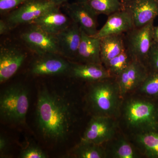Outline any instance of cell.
Instances as JSON below:
<instances>
[{
	"label": "cell",
	"mask_w": 158,
	"mask_h": 158,
	"mask_svg": "<svg viewBox=\"0 0 158 158\" xmlns=\"http://www.w3.org/2000/svg\"><path fill=\"white\" fill-rule=\"evenodd\" d=\"M74 155L79 158H106V151L100 144L80 142L74 150Z\"/></svg>",
	"instance_id": "cell-23"
},
{
	"label": "cell",
	"mask_w": 158,
	"mask_h": 158,
	"mask_svg": "<svg viewBox=\"0 0 158 158\" xmlns=\"http://www.w3.org/2000/svg\"><path fill=\"white\" fill-rule=\"evenodd\" d=\"M125 34L109 35L100 38V56L105 65L111 59L126 50Z\"/></svg>",
	"instance_id": "cell-19"
},
{
	"label": "cell",
	"mask_w": 158,
	"mask_h": 158,
	"mask_svg": "<svg viewBox=\"0 0 158 158\" xmlns=\"http://www.w3.org/2000/svg\"><path fill=\"white\" fill-rule=\"evenodd\" d=\"M28 88L20 83L12 84L5 88L0 95V116L6 123L23 124L30 106Z\"/></svg>",
	"instance_id": "cell-3"
},
{
	"label": "cell",
	"mask_w": 158,
	"mask_h": 158,
	"mask_svg": "<svg viewBox=\"0 0 158 158\" xmlns=\"http://www.w3.org/2000/svg\"><path fill=\"white\" fill-rule=\"evenodd\" d=\"M57 6H61L63 4L68 2V0H48Z\"/></svg>",
	"instance_id": "cell-31"
},
{
	"label": "cell",
	"mask_w": 158,
	"mask_h": 158,
	"mask_svg": "<svg viewBox=\"0 0 158 158\" xmlns=\"http://www.w3.org/2000/svg\"><path fill=\"white\" fill-rule=\"evenodd\" d=\"M69 75L74 78L92 83L112 77L102 64L71 62Z\"/></svg>",
	"instance_id": "cell-17"
},
{
	"label": "cell",
	"mask_w": 158,
	"mask_h": 158,
	"mask_svg": "<svg viewBox=\"0 0 158 158\" xmlns=\"http://www.w3.org/2000/svg\"><path fill=\"white\" fill-rule=\"evenodd\" d=\"M30 66V72L35 76H48L68 74L71 62L59 54L36 56Z\"/></svg>",
	"instance_id": "cell-9"
},
{
	"label": "cell",
	"mask_w": 158,
	"mask_h": 158,
	"mask_svg": "<svg viewBox=\"0 0 158 158\" xmlns=\"http://www.w3.org/2000/svg\"><path fill=\"white\" fill-rule=\"evenodd\" d=\"M134 60L126 49L124 52L111 59L104 66L111 76L116 77L129 66Z\"/></svg>",
	"instance_id": "cell-21"
},
{
	"label": "cell",
	"mask_w": 158,
	"mask_h": 158,
	"mask_svg": "<svg viewBox=\"0 0 158 158\" xmlns=\"http://www.w3.org/2000/svg\"><path fill=\"white\" fill-rule=\"evenodd\" d=\"M60 7V6H54L35 20L32 24L52 35L59 34L72 23L67 15L61 12Z\"/></svg>",
	"instance_id": "cell-15"
},
{
	"label": "cell",
	"mask_w": 158,
	"mask_h": 158,
	"mask_svg": "<svg viewBox=\"0 0 158 158\" xmlns=\"http://www.w3.org/2000/svg\"><path fill=\"white\" fill-rule=\"evenodd\" d=\"M27 56L25 51L18 45L2 44L0 46V83H5L13 76Z\"/></svg>",
	"instance_id": "cell-10"
},
{
	"label": "cell",
	"mask_w": 158,
	"mask_h": 158,
	"mask_svg": "<svg viewBox=\"0 0 158 158\" xmlns=\"http://www.w3.org/2000/svg\"><path fill=\"white\" fill-rule=\"evenodd\" d=\"M123 3L128 2H131V1H134V0H120Z\"/></svg>",
	"instance_id": "cell-33"
},
{
	"label": "cell",
	"mask_w": 158,
	"mask_h": 158,
	"mask_svg": "<svg viewBox=\"0 0 158 158\" xmlns=\"http://www.w3.org/2000/svg\"><path fill=\"white\" fill-rule=\"evenodd\" d=\"M86 2L98 15L109 16L123 9V4L120 0H88Z\"/></svg>",
	"instance_id": "cell-22"
},
{
	"label": "cell",
	"mask_w": 158,
	"mask_h": 158,
	"mask_svg": "<svg viewBox=\"0 0 158 158\" xmlns=\"http://www.w3.org/2000/svg\"><path fill=\"white\" fill-rule=\"evenodd\" d=\"M134 28L131 15L123 8L108 16L106 22L95 37L101 38L109 35L125 34Z\"/></svg>",
	"instance_id": "cell-16"
},
{
	"label": "cell",
	"mask_w": 158,
	"mask_h": 158,
	"mask_svg": "<svg viewBox=\"0 0 158 158\" xmlns=\"http://www.w3.org/2000/svg\"><path fill=\"white\" fill-rule=\"evenodd\" d=\"M56 6L48 0H29L11 11L4 19L11 30L19 26L27 25L49 9Z\"/></svg>",
	"instance_id": "cell-7"
},
{
	"label": "cell",
	"mask_w": 158,
	"mask_h": 158,
	"mask_svg": "<svg viewBox=\"0 0 158 158\" xmlns=\"http://www.w3.org/2000/svg\"><path fill=\"white\" fill-rule=\"evenodd\" d=\"M20 157L22 158H46L47 156L41 148L34 145H29L21 151Z\"/></svg>",
	"instance_id": "cell-27"
},
{
	"label": "cell",
	"mask_w": 158,
	"mask_h": 158,
	"mask_svg": "<svg viewBox=\"0 0 158 158\" xmlns=\"http://www.w3.org/2000/svg\"><path fill=\"white\" fill-rule=\"evenodd\" d=\"M75 60L78 63L102 64L100 38L88 35L81 30V43Z\"/></svg>",
	"instance_id": "cell-18"
},
{
	"label": "cell",
	"mask_w": 158,
	"mask_h": 158,
	"mask_svg": "<svg viewBox=\"0 0 158 158\" xmlns=\"http://www.w3.org/2000/svg\"><path fill=\"white\" fill-rule=\"evenodd\" d=\"M21 33L20 38L26 47L36 56L59 53L56 35L45 32L34 24Z\"/></svg>",
	"instance_id": "cell-6"
},
{
	"label": "cell",
	"mask_w": 158,
	"mask_h": 158,
	"mask_svg": "<svg viewBox=\"0 0 158 158\" xmlns=\"http://www.w3.org/2000/svg\"><path fill=\"white\" fill-rule=\"evenodd\" d=\"M123 4L131 15L135 28L146 25L158 15V0H134Z\"/></svg>",
	"instance_id": "cell-12"
},
{
	"label": "cell",
	"mask_w": 158,
	"mask_h": 158,
	"mask_svg": "<svg viewBox=\"0 0 158 158\" xmlns=\"http://www.w3.org/2000/svg\"><path fill=\"white\" fill-rule=\"evenodd\" d=\"M29 0H0V14L6 16Z\"/></svg>",
	"instance_id": "cell-26"
},
{
	"label": "cell",
	"mask_w": 158,
	"mask_h": 158,
	"mask_svg": "<svg viewBox=\"0 0 158 158\" xmlns=\"http://www.w3.org/2000/svg\"><path fill=\"white\" fill-rule=\"evenodd\" d=\"M65 14L72 21L76 23L88 35L95 36L98 30V15L89 7L86 2L77 1L62 5Z\"/></svg>",
	"instance_id": "cell-8"
},
{
	"label": "cell",
	"mask_w": 158,
	"mask_h": 158,
	"mask_svg": "<svg viewBox=\"0 0 158 158\" xmlns=\"http://www.w3.org/2000/svg\"><path fill=\"white\" fill-rule=\"evenodd\" d=\"M154 20L125 34L126 49L134 60L145 64L153 43Z\"/></svg>",
	"instance_id": "cell-5"
},
{
	"label": "cell",
	"mask_w": 158,
	"mask_h": 158,
	"mask_svg": "<svg viewBox=\"0 0 158 158\" xmlns=\"http://www.w3.org/2000/svg\"><path fill=\"white\" fill-rule=\"evenodd\" d=\"M137 140L147 156L158 158V131L153 130L141 133L137 136Z\"/></svg>",
	"instance_id": "cell-20"
},
{
	"label": "cell",
	"mask_w": 158,
	"mask_h": 158,
	"mask_svg": "<svg viewBox=\"0 0 158 158\" xmlns=\"http://www.w3.org/2000/svg\"><path fill=\"white\" fill-rule=\"evenodd\" d=\"M10 142L6 136H0V156L1 157H6L8 154L10 149Z\"/></svg>",
	"instance_id": "cell-29"
},
{
	"label": "cell",
	"mask_w": 158,
	"mask_h": 158,
	"mask_svg": "<svg viewBox=\"0 0 158 158\" xmlns=\"http://www.w3.org/2000/svg\"><path fill=\"white\" fill-rule=\"evenodd\" d=\"M153 36L154 42L158 43V26L154 27Z\"/></svg>",
	"instance_id": "cell-32"
},
{
	"label": "cell",
	"mask_w": 158,
	"mask_h": 158,
	"mask_svg": "<svg viewBox=\"0 0 158 158\" xmlns=\"http://www.w3.org/2000/svg\"><path fill=\"white\" fill-rule=\"evenodd\" d=\"M59 53L65 59L75 60L81 39V29L72 22L69 27L56 35Z\"/></svg>",
	"instance_id": "cell-14"
},
{
	"label": "cell",
	"mask_w": 158,
	"mask_h": 158,
	"mask_svg": "<svg viewBox=\"0 0 158 158\" xmlns=\"http://www.w3.org/2000/svg\"><path fill=\"white\" fill-rule=\"evenodd\" d=\"M77 1H79V2H88V0H77Z\"/></svg>",
	"instance_id": "cell-34"
},
{
	"label": "cell",
	"mask_w": 158,
	"mask_h": 158,
	"mask_svg": "<svg viewBox=\"0 0 158 158\" xmlns=\"http://www.w3.org/2000/svg\"><path fill=\"white\" fill-rule=\"evenodd\" d=\"M147 62L154 71H158V43L153 42Z\"/></svg>",
	"instance_id": "cell-28"
},
{
	"label": "cell",
	"mask_w": 158,
	"mask_h": 158,
	"mask_svg": "<svg viewBox=\"0 0 158 158\" xmlns=\"http://www.w3.org/2000/svg\"><path fill=\"white\" fill-rule=\"evenodd\" d=\"M112 77L90 83L87 102L93 116L113 118L118 114L122 95L116 81H111Z\"/></svg>",
	"instance_id": "cell-2"
},
{
	"label": "cell",
	"mask_w": 158,
	"mask_h": 158,
	"mask_svg": "<svg viewBox=\"0 0 158 158\" xmlns=\"http://www.w3.org/2000/svg\"><path fill=\"white\" fill-rule=\"evenodd\" d=\"M141 90L142 92L147 95H158V71L148 74L141 85Z\"/></svg>",
	"instance_id": "cell-25"
},
{
	"label": "cell",
	"mask_w": 158,
	"mask_h": 158,
	"mask_svg": "<svg viewBox=\"0 0 158 158\" xmlns=\"http://www.w3.org/2000/svg\"><path fill=\"white\" fill-rule=\"evenodd\" d=\"M115 146L113 152L114 158H134L137 156L131 145L124 139L118 141Z\"/></svg>",
	"instance_id": "cell-24"
},
{
	"label": "cell",
	"mask_w": 158,
	"mask_h": 158,
	"mask_svg": "<svg viewBox=\"0 0 158 158\" xmlns=\"http://www.w3.org/2000/svg\"><path fill=\"white\" fill-rule=\"evenodd\" d=\"M148 74L145 64L133 60L129 66L116 77L122 96L141 86Z\"/></svg>",
	"instance_id": "cell-13"
},
{
	"label": "cell",
	"mask_w": 158,
	"mask_h": 158,
	"mask_svg": "<svg viewBox=\"0 0 158 158\" xmlns=\"http://www.w3.org/2000/svg\"><path fill=\"white\" fill-rule=\"evenodd\" d=\"M36 118L44 139L55 142L65 141L75 121L73 105L65 94L44 87L37 96Z\"/></svg>",
	"instance_id": "cell-1"
},
{
	"label": "cell",
	"mask_w": 158,
	"mask_h": 158,
	"mask_svg": "<svg viewBox=\"0 0 158 158\" xmlns=\"http://www.w3.org/2000/svg\"><path fill=\"white\" fill-rule=\"evenodd\" d=\"M11 31L8 23L6 22L4 19H1L0 20V35H6L9 34Z\"/></svg>",
	"instance_id": "cell-30"
},
{
	"label": "cell",
	"mask_w": 158,
	"mask_h": 158,
	"mask_svg": "<svg viewBox=\"0 0 158 158\" xmlns=\"http://www.w3.org/2000/svg\"><path fill=\"white\" fill-rule=\"evenodd\" d=\"M125 116L131 127L149 131L156 129L158 124V110L152 103L135 100L127 103Z\"/></svg>",
	"instance_id": "cell-4"
},
{
	"label": "cell",
	"mask_w": 158,
	"mask_h": 158,
	"mask_svg": "<svg viewBox=\"0 0 158 158\" xmlns=\"http://www.w3.org/2000/svg\"><path fill=\"white\" fill-rule=\"evenodd\" d=\"M116 123L113 117L93 116L86 127L81 142L101 145L113 138Z\"/></svg>",
	"instance_id": "cell-11"
}]
</instances>
